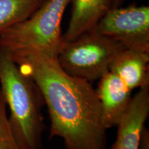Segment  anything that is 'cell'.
<instances>
[{
  "label": "cell",
  "instance_id": "6da1fadb",
  "mask_svg": "<svg viewBox=\"0 0 149 149\" xmlns=\"http://www.w3.org/2000/svg\"><path fill=\"white\" fill-rule=\"evenodd\" d=\"M11 59L41 90L51 120L50 138L62 139L66 149L107 148L100 102L91 82L66 73L51 54Z\"/></svg>",
  "mask_w": 149,
  "mask_h": 149
},
{
  "label": "cell",
  "instance_id": "7a4b0ae2",
  "mask_svg": "<svg viewBox=\"0 0 149 149\" xmlns=\"http://www.w3.org/2000/svg\"><path fill=\"white\" fill-rule=\"evenodd\" d=\"M0 88L10 115L9 123L21 149H42L44 130L41 90L32 77L0 47Z\"/></svg>",
  "mask_w": 149,
  "mask_h": 149
},
{
  "label": "cell",
  "instance_id": "3957f363",
  "mask_svg": "<svg viewBox=\"0 0 149 149\" xmlns=\"http://www.w3.org/2000/svg\"><path fill=\"white\" fill-rule=\"evenodd\" d=\"M70 0H47L24 21L0 33V47L10 58L35 52L57 56L64 44L61 23Z\"/></svg>",
  "mask_w": 149,
  "mask_h": 149
},
{
  "label": "cell",
  "instance_id": "277c9868",
  "mask_svg": "<svg viewBox=\"0 0 149 149\" xmlns=\"http://www.w3.org/2000/svg\"><path fill=\"white\" fill-rule=\"evenodd\" d=\"M123 49L120 44L95 27L74 40L64 42L57 58L66 73L92 83L109 71L115 57Z\"/></svg>",
  "mask_w": 149,
  "mask_h": 149
},
{
  "label": "cell",
  "instance_id": "5b68a950",
  "mask_svg": "<svg viewBox=\"0 0 149 149\" xmlns=\"http://www.w3.org/2000/svg\"><path fill=\"white\" fill-rule=\"evenodd\" d=\"M125 49L149 53V6L132 4L110 10L96 26Z\"/></svg>",
  "mask_w": 149,
  "mask_h": 149
},
{
  "label": "cell",
  "instance_id": "8992f818",
  "mask_svg": "<svg viewBox=\"0 0 149 149\" xmlns=\"http://www.w3.org/2000/svg\"><path fill=\"white\" fill-rule=\"evenodd\" d=\"M95 92L106 129L117 126L132 100V91L114 72L107 71L99 79Z\"/></svg>",
  "mask_w": 149,
  "mask_h": 149
},
{
  "label": "cell",
  "instance_id": "52a82bcc",
  "mask_svg": "<svg viewBox=\"0 0 149 149\" xmlns=\"http://www.w3.org/2000/svg\"><path fill=\"white\" fill-rule=\"evenodd\" d=\"M149 114V87L140 88L117 125V137L106 149H138L141 135Z\"/></svg>",
  "mask_w": 149,
  "mask_h": 149
},
{
  "label": "cell",
  "instance_id": "ba28073f",
  "mask_svg": "<svg viewBox=\"0 0 149 149\" xmlns=\"http://www.w3.org/2000/svg\"><path fill=\"white\" fill-rule=\"evenodd\" d=\"M71 16L64 34L65 42L74 40L94 29L100 19L113 8V0H70Z\"/></svg>",
  "mask_w": 149,
  "mask_h": 149
},
{
  "label": "cell",
  "instance_id": "9c48e42d",
  "mask_svg": "<svg viewBox=\"0 0 149 149\" xmlns=\"http://www.w3.org/2000/svg\"><path fill=\"white\" fill-rule=\"evenodd\" d=\"M149 53L123 49L109 68L130 90L149 87Z\"/></svg>",
  "mask_w": 149,
  "mask_h": 149
},
{
  "label": "cell",
  "instance_id": "30bf717a",
  "mask_svg": "<svg viewBox=\"0 0 149 149\" xmlns=\"http://www.w3.org/2000/svg\"><path fill=\"white\" fill-rule=\"evenodd\" d=\"M47 0H0V33L24 21Z\"/></svg>",
  "mask_w": 149,
  "mask_h": 149
},
{
  "label": "cell",
  "instance_id": "8fae6325",
  "mask_svg": "<svg viewBox=\"0 0 149 149\" xmlns=\"http://www.w3.org/2000/svg\"><path fill=\"white\" fill-rule=\"evenodd\" d=\"M0 149H21L15 139L10 126L7 105L0 88Z\"/></svg>",
  "mask_w": 149,
  "mask_h": 149
},
{
  "label": "cell",
  "instance_id": "7c38bea8",
  "mask_svg": "<svg viewBox=\"0 0 149 149\" xmlns=\"http://www.w3.org/2000/svg\"><path fill=\"white\" fill-rule=\"evenodd\" d=\"M138 149H149V130L146 126L141 133Z\"/></svg>",
  "mask_w": 149,
  "mask_h": 149
},
{
  "label": "cell",
  "instance_id": "4fadbf2b",
  "mask_svg": "<svg viewBox=\"0 0 149 149\" xmlns=\"http://www.w3.org/2000/svg\"><path fill=\"white\" fill-rule=\"evenodd\" d=\"M125 0H113V8L120 7Z\"/></svg>",
  "mask_w": 149,
  "mask_h": 149
}]
</instances>
